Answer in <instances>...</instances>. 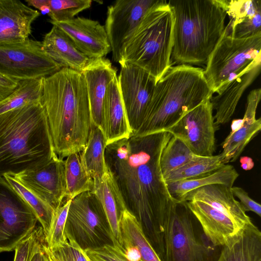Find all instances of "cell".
<instances>
[{"label":"cell","mask_w":261,"mask_h":261,"mask_svg":"<svg viewBox=\"0 0 261 261\" xmlns=\"http://www.w3.org/2000/svg\"><path fill=\"white\" fill-rule=\"evenodd\" d=\"M172 137L167 131L132 135L107 145L106 163L126 208L141 224L159 255L165 253L164 225L176 202L161 172L162 151Z\"/></svg>","instance_id":"6da1fadb"},{"label":"cell","mask_w":261,"mask_h":261,"mask_svg":"<svg viewBox=\"0 0 261 261\" xmlns=\"http://www.w3.org/2000/svg\"><path fill=\"white\" fill-rule=\"evenodd\" d=\"M41 103L58 156L63 159L82 151L87 143L92 123L82 73L62 68L44 78Z\"/></svg>","instance_id":"7a4b0ae2"},{"label":"cell","mask_w":261,"mask_h":261,"mask_svg":"<svg viewBox=\"0 0 261 261\" xmlns=\"http://www.w3.org/2000/svg\"><path fill=\"white\" fill-rule=\"evenodd\" d=\"M56 154L41 101L0 115V177L38 169Z\"/></svg>","instance_id":"3957f363"},{"label":"cell","mask_w":261,"mask_h":261,"mask_svg":"<svg viewBox=\"0 0 261 261\" xmlns=\"http://www.w3.org/2000/svg\"><path fill=\"white\" fill-rule=\"evenodd\" d=\"M226 1L168 2L174 17L171 65H206L225 28Z\"/></svg>","instance_id":"277c9868"},{"label":"cell","mask_w":261,"mask_h":261,"mask_svg":"<svg viewBox=\"0 0 261 261\" xmlns=\"http://www.w3.org/2000/svg\"><path fill=\"white\" fill-rule=\"evenodd\" d=\"M212 96L203 69L187 64L171 66L156 83L144 121L133 135L165 130Z\"/></svg>","instance_id":"5b68a950"},{"label":"cell","mask_w":261,"mask_h":261,"mask_svg":"<svg viewBox=\"0 0 261 261\" xmlns=\"http://www.w3.org/2000/svg\"><path fill=\"white\" fill-rule=\"evenodd\" d=\"M173 24V14L167 1L153 8L126 44L119 63L140 67L157 82L171 66Z\"/></svg>","instance_id":"8992f818"},{"label":"cell","mask_w":261,"mask_h":261,"mask_svg":"<svg viewBox=\"0 0 261 261\" xmlns=\"http://www.w3.org/2000/svg\"><path fill=\"white\" fill-rule=\"evenodd\" d=\"M164 261H217L222 247L214 246L189 209L176 201L164 225Z\"/></svg>","instance_id":"52a82bcc"},{"label":"cell","mask_w":261,"mask_h":261,"mask_svg":"<svg viewBox=\"0 0 261 261\" xmlns=\"http://www.w3.org/2000/svg\"><path fill=\"white\" fill-rule=\"evenodd\" d=\"M261 33L234 38L224 31L203 70L212 94H219L240 75L261 64Z\"/></svg>","instance_id":"ba28073f"},{"label":"cell","mask_w":261,"mask_h":261,"mask_svg":"<svg viewBox=\"0 0 261 261\" xmlns=\"http://www.w3.org/2000/svg\"><path fill=\"white\" fill-rule=\"evenodd\" d=\"M65 231L84 250L101 246L107 239L114 242L102 205L92 191L71 200Z\"/></svg>","instance_id":"9c48e42d"},{"label":"cell","mask_w":261,"mask_h":261,"mask_svg":"<svg viewBox=\"0 0 261 261\" xmlns=\"http://www.w3.org/2000/svg\"><path fill=\"white\" fill-rule=\"evenodd\" d=\"M61 69L44 51L42 42L28 38L0 45V73L19 81L45 78Z\"/></svg>","instance_id":"30bf717a"},{"label":"cell","mask_w":261,"mask_h":261,"mask_svg":"<svg viewBox=\"0 0 261 261\" xmlns=\"http://www.w3.org/2000/svg\"><path fill=\"white\" fill-rule=\"evenodd\" d=\"M38 221L31 207L0 177V253L15 250Z\"/></svg>","instance_id":"8fae6325"},{"label":"cell","mask_w":261,"mask_h":261,"mask_svg":"<svg viewBox=\"0 0 261 261\" xmlns=\"http://www.w3.org/2000/svg\"><path fill=\"white\" fill-rule=\"evenodd\" d=\"M165 0H118L108 7L105 28L114 61L119 63L124 47L147 13Z\"/></svg>","instance_id":"7c38bea8"},{"label":"cell","mask_w":261,"mask_h":261,"mask_svg":"<svg viewBox=\"0 0 261 261\" xmlns=\"http://www.w3.org/2000/svg\"><path fill=\"white\" fill-rule=\"evenodd\" d=\"M211 97L188 111L164 130L181 139L198 155L212 156L216 150L217 127Z\"/></svg>","instance_id":"4fadbf2b"},{"label":"cell","mask_w":261,"mask_h":261,"mask_svg":"<svg viewBox=\"0 0 261 261\" xmlns=\"http://www.w3.org/2000/svg\"><path fill=\"white\" fill-rule=\"evenodd\" d=\"M119 64V90L129 124L134 134L144 121L156 82L153 76L136 65L124 62Z\"/></svg>","instance_id":"5bb4252c"},{"label":"cell","mask_w":261,"mask_h":261,"mask_svg":"<svg viewBox=\"0 0 261 261\" xmlns=\"http://www.w3.org/2000/svg\"><path fill=\"white\" fill-rule=\"evenodd\" d=\"M13 175L22 185L55 210L62 204L65 198V162L57 154L38 169Z\"/></svg>","instance_id":"9a60e30c"},{"label":"cell","mask_w":261,"mask_h":261,"mask_svg":"<svg viewBox=\"0 0 261 261\" xmlns=\"http://www.w3.org/2000/svg\"><path fill=\"white\" fill-rule=\"evenodd\" d=\"M67 35L89 59L105 58L111 51L105 26L98 21L77 17L63 21L49 20Z\"/></svg>","instance_id":"2e32d148"},{"label":"cell","mask_w":261,"mask_h":261,"mask_svg":"<svg viewBox=\"0 0 261 261\" xmlns=\"http://www.w3.org/2000/svg\"><path fill=\"white\" fill-rule=\"evenodd\" d=\"M261 97L260 88L249 93L246 110L241 119L234 120L231 131L222 143L223 163L234 162L241 155L250 141L261 129V119L256 118V112Z\"/></svg>","instance_id":"e0dca14e"},{"label":"cell","mask_w":261,"mask_h":261,"mask_svg":"<svg viewBox=\"0 0 261 261\" xmlns=\"http://www.w3.org/2000/svg\"><path fill=\"white\" fill-rule=\"evenodd\" d=\"M87 88L91 120L105 135L104 102L110 82L117 70L105 58L91 60L81 72Z\"/></svg>","instance_id":"ac0fdd59"},{"label":"cell","mask_w":261,"mask_h":261,"mask_svg":"<svg viewBox=\"0 0 261 261\" xmlns=\"http://www.w3.org/2000/svg\"><path fill=\"white\" fill-rule=\"evenodd\" d=\"M40 13L18 0H0V45L25 41Z\"/></svg>","instance_id":"d6986e66"},{"label":"cell","mask_w":261,"mask_h":261,"mask_svg":"<svg viewBox=\"0 0 261 261\" xmlns=\"http://www.w3.org/2000/svg\"><path fill=\"white\" fill-rule=\"evenodd\" d=\"M186 202L214 246H224L245 227L205 203L197 201Z\"/></svg>","instance_id":"ffe728a7"},{"label":"cell","mask_w":261,"mask_h":261,"mask_svg":"<svg viewBox=\"0 0 261 261\" xmlns=\"http://www.w3.org/2000/svg\"><path fill=\"white\" fill-rule=\"evenodd\" d=\"M231 188L222 184L205 186L188 193L183 202L197 201L205 203L245 227L252 221L235 199Z\"/></svg>","instance_id":"44dd1931"},{"label":"cell","mask_w":261,"mask_h":261,"mask_svg":"<svg viewBox=\"0 0 261 261\" xmlns=\"http://www.w3.org/2000/svg\"><path fill=\"white\" fill-rule=\"evenodd\" d=\"M229 21L224 32L236 39L246 38L261 33V1H226Z\"/></svg>","instance_id":"7402d4cb"},{"label":"cell","mask_w":261,"mask_h":261,"mask_svg":"<svg viewBox=\"0 0 261 261\" xmlns=\"http://www.w3.org/2000/svg\"><path fill=\"white\" fill-rule=\"evenodd\" d=\"M93 181L92 191L102 205L109 229L114 240L113 244L119 246L121 242L120 217L122 212L127 209L124 201L108 167L101 177L95 178Z\"/></svg>","instance_id":"603a6c76"},{"label":"cell","mask_w":261,"mask_h":261,"mask_svg":"<svg viewBox=\"0 0 261 261\" xmlns=\"http://www.w3.org/2000/svg\"><path fill=\"white\" fill-rule=\"evenodd\" d=\"M104 118L107 145L133 135L122 100L117 75L110 82L107 88Z\"/></svg>","instance_id":"cb8c5ba5"},{"label":"cell","mask_w":261,"mask_h":261,"mask_svg":"<svg viewBox=\"0 0 261 261\" xmlns=\"http://www.w3.org/2000/svg\"><path fill=\"white\" fill-rule=\"evenodd\" d=\"M261 64L257 65L231 81L224 90L211 97L215 124L217 128L228 122L233 115L238 102L246 89L259 74Z\"/></svg>","instance_id":"d4e9b609"},{"label":"cell","mask_w":261,"mask_h":261,"mask_svg":"<svg viewBox=\"0 0 261 261\" xmlns=\"http://www.w3.org/2000/svg\"><path fill=\"white\" fill-rule=\"evenodd\" d=\"M45 53L62 68L82 72L91 61L62 30L53 25L42 42Z\"/></svg>","instance_id":"484cf974"},{"label":"cell","mask_w":261,"mask_h":261,"mask_svg":"<svg viewBox=\"0 0 261 261\" xmlns=\"http://www.w3.org/2000/svg\"><path fill=\"white\" fill-rule=\"evenodd\" d=\"M217 261H261V232L253 222L221 248Z\"/></svg>","instance_id":"4316f807"},{"label":"cell","mask_w":261,"mask_h":261,"mask_svg":"<svg viewBox=\"0 0 261 261\" xmlns=\"http://www.w3.org/2000/svg\"><path fill=\"white\" fill-rule=\"evenodd\" d=\"M239 176L238 172L233 166L225 164L217 171L205 175L166 183L172 198L176 201L183 202L188 193L205 186L222 184L232 187Z\"/></svg>","instance_id":"83f0119b"},{"label":"cell","mask_w":261,"mask_h":261,"mask_svg":"<svg viewBox=\"0 0 261 261\" xmlns=\"http://www.w3.org/2000/svg\"><path fill=\"white\" fill-rule=\"evenodd\" d=\"M106 146L105 135L92 122L87 143L79 154L83 166L93 179L101 177L107 170L105 161Z\"/></svg>","instance_id":"f1b7e54d"},{"label":"cell","mask_w":261,"mask_h":261,"mask_svg":"<svg viewBox=\"0 0 261 261\" xmlns=\"http://www.w3.org/2000/svg\"><path fill=\"white\" fill-rule=\"evenodd\" d=\"M121 242L137 247L143 261H162L146 237L136 217L128 210H124L120 217Z\"/></svg>","instance_id":"f546056e"},{"label":"cell","mask_w":261,"mask_h":261,"mask_svg":"<svg viewBox=\"0 0 261 261\" xmlns=\"http://www.w3.org/2000/svg\"><path fill=\"white\" fill-rule=\"evenodd\" d=\"M225 164L221 154L212 156L196 155L187 163L164 177L166 182L196 178L213 173Z\"/></svg>","instance_id":"4dcf8cb0"},{"label":"cell","mask_w":261,"mask_h":261,"mask_svg":"<svg viewBox=\"0 0 261 261\" xmlns=\"http://www.w3.org/2000/svg\"><path fill=\"white\" fill-rule=\"evenodd\" d=\"M64 162L66 185L65 200H71L82 193L92 191L93 179L83 166L79 153L68 155Z\"/></svg>","instance_id":"1f68e13d"},{"label":"cell","mask_w":261,"mask_h":261,"mask_svg":"<svg viewBox=\"0 0 261 261\" xmlns=\"http://www.w3.org/2000/svg\"><path fill=\"white\" fill-rule=\"evenodd\" d=\"M44 78L31 79L18 82L16 89L0 101V115L27 104L41 101Z\"/></svg>","instance_id":"d6a6232c"},{"label":"cell","mask_w":261,"mask_h":261,"mask_svg":"<svg viewBox=\"0 0 261 261\" xmlns=\"http://www.w3.org/2000/svg\"><path fill=\"white\" fill-rule=\"evenodd\" d=\"M196 155L183 141L172 135L164 147L160 159V168L164 177Z\"/></svg>","instance_id":"836d02e7"},{"label":"cell","mask_w":261,"mask_h":261,"mask_svg":"<svg viewBox=\"0 0 261 261\" xmlns=\"http://www.w3.org/2000/svg\"><path fill=\"white\" fill-rule=\"evenodd\" d=\"M3 176L33 209L46 237L49 231L55 210L22 185L13 175L6 174Z\"/></svg>","instance_id":"e575fe53"},{"label":"cell","mask_w":261,"mask_h":261,"mask_svg":"<svg viewBox=\"0 0 261 261\" xmlns=\"http://www.w3.org/2000/svg\"><path fill=\"white\" fill-rule=\"evenodd\" d=\"M48 8L50 20L63 21L72 19L80 12L89 8L91 0H43Z\"/></svg>","instance_id":"d590c367"},{"label":"cell","mask_w":261,"mask_h":261,"mask_svg":"<svg viewBox=\"0 0 261 261\" xmlns=\"http://www.w3.org/2000/svg\"><path fill=\"white\" fill-rule=\"evenodd\" d=\"M64 201L55 210L49 231L46 237V246L49 248L61 246L67 240L65 230L71 200Z\"/></svg>","instance_id":"8d00e7d4"},{"label":"cell","mask_w":261,"mask_h":261,"mask_svg":"<svg viewBox=\"0 0 261 261\" xmlns=\"http://www.w3.org/2000/svg\"><path fill=\"white\" fill-rule=\"evenodd\" d=\"M62 245L49 248L46 245L44 251L48 261H90L84 250L70 236Z\"/></svg>","instance_id":"74e56055"},{"label":"cell","mask_w":261,"mask_h":261,"mask_svg":"<svg viewBox=\"0 0 261 261\" xmlns=\"http://www.w3.org/2000/svg\"><path fill=\"white\" fill-rule=\"evenodd\" d=\"M46 237L42 226H36L17 246L14 261H31L35 254L43 250Z\"/></svg>","instance_id":"f35d334b"},{"label":"cell","mask_w":261,"mask_h":261,"mask_svg":"<svg viewBox=\"0 0 261 261\" xmlns=\"http://www.w3.org/2000/svg\"><path fill=\"white\" fill-rule=\"evenodd\" d=\"M84 251L91 261H128L119 246L106 244Z\"/></svg>","instance_id":"ab89813d"},{"label":"cell","mask_w":261,"mask_h":261,"mask_svg":"<svg viewBox=\"0 0 261 261\" xmlns=\"http://www.w3.org/2000/svg\"><path fill=\"white\" fill-rule=\"evenodd\" d=\"M231 189L233 196L239 199V202L244 212H252L261 217L260 204L253 200L246 191L241 187L235 186H232Z\"/></svg>","instance_id":"60d3db41"},{"label":"cell","mask_w":261,"mask_h":261,"mask_svg":"<svg viewBox=\"0 0 261 261\" xmlns=\"http://www.w3.org/2000/svg\"><path fill=\"white\" fill-rule=\"evenodd\" d=\"M18 82L0 73V101L13 92L18 87Z\"/></svg>","instance_id":"b9f144b4"},{"label":"cell","mask_w":261,"mask_h":261,"mask_svg":"<svg viewBox=\"0 0 261 261\" xmlns=\"http://www.w3.org/2000/svg\"><path fill=\"white\" fill-rule=\"evenodd\" d=\"M240 163L242 168L245 170L251 169L254 166L252 159L248 156H242L240 158Z\"/></svg>","instance_id":"7bdbcfd3"},{"label":"cell","mask_w":261,"mask_h":261,"mask_svg":"<svg viewBox=\"0 0 261 261\" xmlns=\"http://www.w3.org/2000/svg\"><path fill=\"white\" fill-rule=\"evenodd\" d=\"M31 261H48V258L44 251V248L43 250L35 254Z\"/></svg>","instance_id":"ee69618b"}]
</instances>
